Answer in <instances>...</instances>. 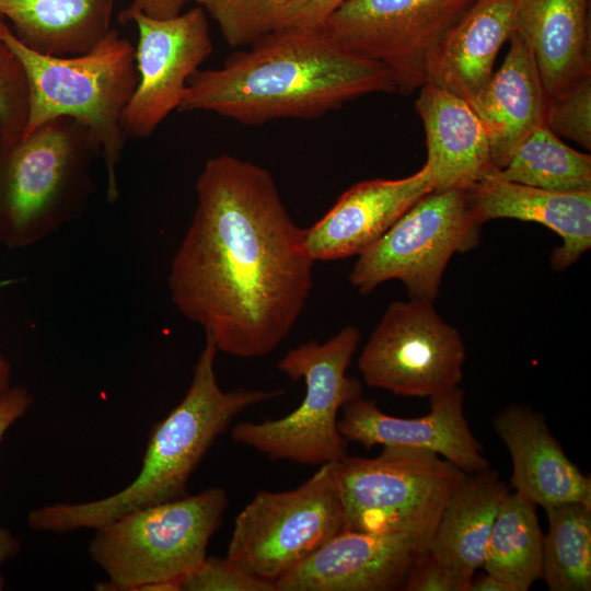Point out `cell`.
Returning a JSON list of instances; mask_svg holds the SVG:
<instances>
[{
	"label": "cell",
	"mask_w": 591,
	"mask_h": 591,
	"mask_svg": "<svg viewBox=\"0 0 591 591\" xmlns=\"http://www.w3.org/2000/svg\"><path fill=\"white\" fill-rule=\"evenodd\" d=\"M195 190L193 219L171 262V300L218 351L266 356L289 335L313 287L304 229L271 173L234 155L210 158Z\"/></svg>",
	"instance_id": "1"
},
{
	"label": "cell",
	"mask_w": 591,
	"mask_h": 591,
	"mask_svg": "<svg viewBox=\"0 0 591 591\" xmlns=\"http://www.w3.org/2000/svg\"><path fill=\"white\" fill-rule=\"evenodd\" d=\"M197 70L178 112H209L245 126L316 119L373 93H396L390 71L354 54L323 28L273 31Z\"/></svg>",
	"instance_id": "2"
},
{
	"label": "cell",
	"mask_w": 591,
	"mask_h": 591,
	"mask_svg": "<svg viewBox=\"0 0 591 591\" xmlns=\"http://www.w3.org/2000/svg\"><path fill=\"white\" fill-rule=\"evenodd\" d=\"M205 337L189 387L153 426L137 477L106 498L36 508L27 515L31 529L56 534L95 530L127 512L186 496L190 475L233 420L246 408L283 394L279 389L223 391L215 371L218 348L210 334Z\"/></svg>",
	"instance_id": "3"
},
{
	"label": "cell",
	"mask_w": 591,
	"mask_h": 591,
	"mask_svg": "<svg viewBox=\"0 0 591 591\" xmlns=\"http://www.w3.org/2000/svg\"><path fill=\"white\" fill-rule=\"evenodd\" d=\"M0 39L22 63L30 90L22 137L44 123L69 116L86 126L106 170V199L119 198L117 165L128 139L121 118L139 82L135 47L115 28L89 51L50 56L24 45L0 20Z\"/></svg>",
	"instance_id": "4"
},
{
	"label": "cell",
	"mask_w": 591,
	"mask_h": 591,
	"mask_svg": "<svg viewBox=\"0 0 591 591\" xmlns=\"http://www.w3.org/2000/svg\"><path fill=\"white\" fill-rule=\"evenodd\" d=\"M100 151L85 125L55 117L15 142L0 139V244L39 242L85 209Z\"/></svg>",
	"instance_id": "5"
},
{
	"label": "cell",
	"mask_w": 591,
	"mask_h": 591,
	"mask_svg": "<svg viewBox=\"0 0 591 591\" xmlns=\"http://www.w3.org/2000/svg\"><path fill=\"white\" fill-rule=\"evenodd\" d=\"M228 506L222 488L127 512L99 526L91 559L108 581L107 591H181V580L207 557Z\"/></svg>",
	"instance_id": "6"
},
{
	"label": "cell",
	"mask_w": 591,
	"mask_h": 591,
	"mask_svg": "<svg viewBox=\"0 0 591 591\" xmlns=\"http://www.w3.org/2000/svg\"><path fill=\"white\" fill-rule=\"evenodd\" d=\"M360 338V331L349 325L324 343L312 339L290 349L277 368L292 381H304L302 402L282 418L237 424L232 440L271 460L302 465L345 457L348 441L339 432L338 415L347 403L362 396L359 380L347 375Z\"/></svg>",
	"instance_id": "7"
},
{
	"label": "cell",
	"mask_w": 591,
	"mask_h": 591,
	"mask_svg": "<svg viewBox=\"0 0 591 591\" xmlns=\"http://www.w3.org/2000/svg\"><path fill=\"white\" fill-rule=\"evenodd\" d=\"M465 474L421 449L383 447L372 459L347 454L335 464L344 530L406 534L427 551Z\"/></svg>",
	"instance_id": "8"
},
{
	"label": "cell",
	"mask_w": 591,
	"mask_h": 591,
	"mask_svg": "<svg viewBox=\"0 0 591 591\" xmlns=\"http://www.w3.org/2000/svg\"><path fill=\"white\" fill-rule=\"evenodd\" d=\"M335 464L321 465L297 488L258 491L235 518L227 557L275 584L341 532L344 512Z\"/></svg>",
	"instance_id": "9"
},
{
	"label": "cell",
	"mask_w": 591,
	"mask_h": 591,
	"mask_svg": "<svg viewBox=\"0 0 591 591\" xmlns=\"http://www.w3.org/2000/svg\"><path fill=\"white\" fill-rule=\"evenodd\" d=\"M479 230L465 189L431 190L358 255L349 282L368 294L397 279L410 299L433 302L451 257L473 248Z\"/></svg>",
	"instance_id": "10"
},
{
	"label": "cell",
	"mask_w": 591,
	"mask_h": 591,
	"mask_svg": "<svg viewBox=\"0 0 591 591\" xmlns=\"http://www.w3.org/2000/svg\"><path fill=\"white\" fill-rule=\"evenodd\" d=\"M474 0H346L321 25L338 44L385 67L396 93L427 83L429 61Z\"/></svg>",
	"instance_id": "11"
},
{
	"label": "cell",
	"mask_w": 591,
	"mask_h": 591,
	"mask_svg": "<svg viewBox=\"0 0 591 591\" xmlns=\"http://www.w3.org/2000/svg\"><path fill=\"white\" fill-rule=\"evenodd\" d=\"M465 346L432 301H394L371 333L358 369L371 387L406 397H433L457 387Z\"/></svg>",
	"instance_id": "12"
},
{
	"label": "cell",
	"mask_w": 591,
	"mask_h": 591,
	"mask_svg": "<svg viewBox=\"0 0 591 591\" xmlns=\"http://www.w3.org/2000/svg\"><path fill=\"white\" fill-rule=\"evenodd\" d=\"M121 23L135 22L139 32L135 60L138 85L121 124L127 138H147L184 97L189 78L213 50L208 15L200 5L169 19L139 11L120 13Z\"/></svg>",
	"instance_id": "13"
},
{
	"label": "cell",
	"mask_w": 591,
	"mask_h": 591,
	"mask_svg": "<svg viewBox=\"0 0 591 591\" xmlns=\"http://www.w3.org/2000/svg\"><path fill=\"white\" fill-rule=\"evenodd\" d=\"M341 412L339 432L367 450L374 445L427 450L465 473L490 467L484 447L465 417L464 393L459 386L431 397L430 412L422 417L387 415L375 401L362 396L347 403Z\"/></svg>",
	"instance_id": "14"
},
{
	"label": "cell",
	"mask_w": 591,
	"mask_h": 591,
	"mask_svg": "<svg viewBox=\"0 0 591 591\" xmlns=\"http://www.w3.org/2000/svg\"><path fill=\"white\" fill-rule=\"evenodd\" d=\"M425 549L402 533L343 530L275 581L276 591H389L403 589Z\"/></svg>",
	"instance_id": "15"
},
{
	"label": "cell",
	"mask_w": 591,
	"mask_h": 591,
	"mask_svg": "<svg viewBox=\"0 0 591 591\" xmlns=\"http://www.w3.org/2000/svg\"><path fill=\"white\" fill-rule=\"evenodd\" d=\"M433 187L426 164L406 177L354 184L318 221L304 229L309 253L315 262L358 256Z\"/></svg>",
	"instance_id": "16"
},
{
	"label": "cell",
	"mask_w": 591,
	"mask_h": 591,
	"mask_svg": "<svg viewBox=\"0 0 591 591\" xmlns=\"http://www.w3.org/2000/svg\"><path fill=\"white\" fill-rule=\"evenodd\" d=\"M478 225L494 219H515L547 227L561 237L551 255L554 270H565L591 247V190L553 192L505 178L491 169L465 189Z\"/></svg>",
	"instance_id": "17"
},
{
	"label": "cell",
	"mask_w": 591,
	"mask_h": 591,
	"mask_svg": "<svg viewBox=\"0 0 591 591\" xmlns=\"http://www.w3.org/2000/svg\"><path fill=\"white\" fill-rule=\"evenodd\" d=\"M493 425L511 456L514 491L544 509L569 502L591 506L590 475L567 456L541 413L511 404L496 414Z\"/></svg>",
	"instance_id": "18"
},
{
	"label": "cell",
	"mask_w": 591,
	"mask_h": 591,
	"mask_svg": "<svg viewBox=\"0 0 591 591\" xmlns=\"http://www.w3.org/2000/svg\"><path fill=\"white\" fill-rule=\"evenodd\" d=\"M547 101L530 48L513 34L501 67L468 101L487 135L495 167L503 169L526 137L545 126Z\"/></svg>",
	"instance_id": "19"
},
{
	"label": "cell",
	"mask_w": 591,
	"mask_h": 591,
	"mask_svg": "<svg viewBox=\"0 0 591 591\" xmlns=\"http://www.w3.org/2000/svg\"><path fill=\"white\" fill-rule=\"evenodd\" d=\"M419 90L415 109L426 134L433 190L467 189L495 167L485 129L465 100L431 83Z\"/></svg>",
	"instance_id": "20"
},
{
	"label": "cell",
	"mask_w": 591,
	"mask_h": 591,
	"mask_svg": "<svg viewBox=\"0 0 591 591\" xmlns=\"http://www.w3.org/2000/svg\"><path fill=\"white\" fill-rule=\"evenodd\" d=\"M589 0H515L514 33L554 96L591 76Z\"/></svg>",
	"instance_id": "21"
},
{
	"label": "cell",
	"mask_w": 591,
	"mask_h": 591,
	"mask_svg": "<svg viewBox=\"0 0 591 591\" xmlns=\"http://www.w3.org/2000/svg\"><path fill=\"white\" fill-rule=\"evenodd\" d=\"M514 7L515 0H474L433 53L427 83L466 102L476 96L514 33Z\"/></svg>",
	"instance_id": "22"
},
{
	"label": "cell",
	"mask_w": 591,
	"mask_h": 591,
	"mask_svg": "<svg viewBox=\"0 0 591 591\" xmlns=\"http://www.w3.org/2000/svg\"><path fill=\"white\" fill-rule=\"evenodd\" d=\"M509 491L498 471L466 473L447 501L427 552L473 576L483 567L493 524Z\"/></svg>",
	"instance_id": "23"
},
{
	"label": "cell",
	"mask_w": 591,
	"mask_h": 591,
	"mask_svg": "<svg viewBox=\"0 0 591 591\" xmlns=\"http://www.w3.org/2000/svg\"><path fill=\"white\" fill-rule=\"evenodd\" d=\"M114 0H0V19L28 48L50 56L89 51L109 31Z\"/></svg>",
	"instance_id": "24"
},
{
	"label": "cell",
	"mask_w": 591,
	"mask_h": 591,
	"mask_svg": "<svg viewBox=\"0 0 591 591\" xmlns=\"http://www.w3.org/2000/svg\"><path fill=\"white\" fill-rule=\"evenodd\" d=\"M543 536L537 506L509 491L493 524L482 568L512 591H528L542 579Z\"/></svg>",
	"instance_id": "25"
},
{
	"label": "cell",
	"mask_w": 591,
	"mask_h": 591,
	"mask_svg": "<svg viewBox=\"0 0 591 591\" xmlns=\"http://www.w3.org/2000/svg\"><path fill=\"white\" fill-rule=\"evenodd\" d=\"M545 511L542 579L551 591H590L591 506L569 502Z\"/></svg>",
	"instance_id": "26"
},
{
	"label": "cell",
	"mask_w": 591,
	"mask_h": 591,
	"mask_svg": "<svg viewBox=\"0 0 591 591\" xmlns=\"http://www.w3.org/2000/svg\"><path fill=\"white\" fill-rule=\"evenodd\" d=\"M500 174L512 182L553 190H591V155L563 142L546 126L517 148Z\"/></svg>",
	"instance_id": "27"
},
{
	"label": "cell",
	"mask_w": 591,
	"mask_h": 591,
	"mask_svg": "<svg viewBox=\"0 0 591 591\" xmlns=\"http://www.w3.org/2000/svg\"><path fill=\"white\" fill-rule=\"evenodd\" d=\"M219 26L224 42L234 48L246 47L275 31L291 0H195Z\"/></svg>",
	"instance_id": "28"
},
{
	"label": "cell",
	"mask_w": 591,
	"mask_h": 591,
	"mask_svg": "<svg viewBox=\"0 0 591 591\" xmlns=\"http://www.w3.org/2000/svg\"><path fill=\"white\" fill-rule=\"evenodd\" d=\"M30 90L25 70L0 39V139L11 143L22 138L28 117Z\"/></svg>",
	"instance_id": "29"
},
{
	"label": "cell",
	"mask_w": 591,
	"mask_h": 591,
	"mask_svg": "<svg viewBox=\"0 0 591 591\" xmlns=\"http://www.w3.org/2000/svg\"><path fill=\"white\" fill-rule=\"evenodd\" d=\"M545 126L557 136H564L591 149V76L548 96Z\"/></svg>",
	"instance_id": "30"
},
{
	"label": "cell",
	"mask_w": 591,
	"mask_h": 591,
	"mask_svg": "<svg viewBox=\"0 0 591 591\" xmlns=\"http://www.w3.org/2000/svg\"><path fill=\"white\" fill-rule=\"evenodd\" d=\"M186 591H276L273 582L257 578L228 557H206L181 580Z\"/></svg>",
	"instance_id": "31"
},
{
	"label": "cell",
	"mask_w": 591,
	"mask_h": 591,
	"mask_svg": "<svg viewBox=\"0 0 591 591\" xmlns=\"http://www.w3.org/2000/svg\"><path fill=\"white\" fill-rule=\"evenodd\" d=\"M473 576L441 563L429 552L425 551L418 554L413 561L403 590L468 591Z\"/></svg>",
	"instance_id": "32"
},
{
	"label": "cell",
	"mask_w": 591,
	"mask_h": 591,
	"mask_svg": "<svg viewBox=\"0 0 591 591\" xmlns=\"http://www.w3.org/2000/svg\"><path fill=\"white\" fill-rule=\"evenodd\" d=\"M34 402L33 394L23 386H10L0 393V443L9 428L22 418ZM21 542L7 529L0 528V569L18 556ZM4 578L0 571V591L4 589Z\"/></svg>",
	"instance_id": "33"
},
{
	"label": "cell",
	"mask_w": 591,
	"mask_h": 591,
	"mask_svg": "<svg viewBox=\"0 0 591 591\" xmlns=\"http://www.w3.org/2000/svg\"><path fill=\"white\" fill-rule=\"evenodd\" d=\"M346 0H291L283 9L276 30L320 27Z\"/></svg>",
	"instance_id": "34"
},
{
	"label": "cell",
	"mask_w": 591,
	"mask_h": 591,
	"mask_svg": "<svg viewBox=\"0 0 591 591\" xmlns=\"http://www.w3.org/2000/svg\"><path fill=\"white\" fill-rule=\"evenodd\" d=\"M192 0H134L120 13L139 11L155 19H169L183 12Z\"/></svg>",
	"instance_id": "35"
},
{
	"label": "cell",
	"mask_w": 591,
	"mask_h": 591,
	"mask_svg": "<svg viewBox=\"0 0 591 591\" xmlns=\"http://www.w3.org/2000/svg\"><path fill=\"white\" fill-rule=\"evenodd\" d=\"M468 591H512L503 581L484 572L473 576Z\"/></svg>",
	"instance_id": "36"
},
{
	"label": "cell",
	"mask_w": 591,
	"mask_h": 591,
	"mask_svg": "<svg viewBox=\"0 0 591 591\" xmlns=\"http://www.w3.org/2000/svg\"><path fill=\"white\" fill-rule=\"evenodd\" d=\"M11 386V366L0 354V393Z\"/></svg>",
	"instance_id": "37"
},
{
	"label": "cell",
	"mask_w": 591,
	"mask_h": 591,
	"mask_svg": "<svg viewBox=\"0 0 591 591\" xmlns=\"http://www.w3.org/2000/svg\"><path fill=\"white\" fill-rule=\"evenodd\" d=\"M14 280L12 279H2L0 280V290H2L3 288L8 287L9 285L13 283Z\"/></svg>",
	"instance_id": "38"
},
{
	"label": "cell",
	"mask_w": 591,
	"mask_h": 591,
	"mask_svg": "<svg viewBox=\"0 0 591 591\" xmlns=\"http://www.w3.org/2000/svg\"><path fill=\"white\" fill-rule=\"evenodd\" d=\"M1 20V19H0Z\"/></svg>",
	"instance_id": "39"
}]
</instances>
